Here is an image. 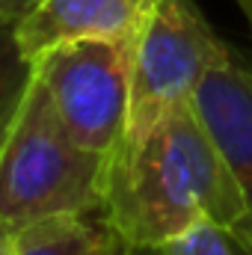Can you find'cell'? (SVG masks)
I'll return each instance as SVG.
<instances>
[{"label":"cell","instance_id":"obj_1","mask_svg":"<svg viewBox=\"0 0 252 255\" xmlns=\"http://www.w3.org/2000/svg\"><path fill=\"white\" fill-rule=\"evenodd\" d=\"M101 217L136 253H151L199 223L238 241L247 205L193 101L107 157Z\"/></svg>","mask_w":252,"mask_h":255},{"label":"cell","instance_id":"obj_2","mask_svg":"<svg viewBox=\"0 0 252 255\" xmlns=\"http://www.w3.org/2000/svg\"><path fill=\"white\" fill-rule=\"evenodd\" d=\"M107 157L83 148L33 74L18 119L0 148V223L24 229L65 214H101Z\"/></svg>","mask_w":252,"mask_h":255},{"label":"cell","instance_id":"obj_3","mask_svg":"<svg viewBox=\"0 0 252 255\" xmlns=\"http://www.w3.org/2000/svg\"><path fill=\"white\" fill-rule=\"evenodd\" d=\"M232 45L208 24L196 0H160L130 57V104L122 142L142 139L163 116L187 107L205 71Z\"/></svg>","mask_w":252,"mask_h":255},{"label":"cell","instance_id":"obj_4","mask_svg":"<svg viewBox=\"0 0 252 255\" xmlns=\"http://www.w3.org/2000/svg\"><path fill=\"white\" fill-rule=\"evenodd\" d=\"M133 48L80 39L36 60V77L51 95L65 130L89 151L110 157L127 130Z\"/></svg>","mask_w":252,"mask_h":255},{"label":"cell","instance_id":"obj_5","mask_svg":"<svg viewBox=\"0 0 252 255\" xmlns=\"http://www.w3.org/2000/svg\"><path fill=\"white\" fill-rule=\"evenodd\" d=\"M193 110L244 196L247 223L235 244L244 255H252V60L232 48L211 65L193 92Z\"/></svg>","mask_w":252,"mask_h":255},{"label":"cell","instance_id":"obj_6","mask_svg":"<svg viewBox=\"0 0 252 255\" xmlns=\"http://www.w3.org/2000/svg\"><path fill=\"white\" fill-rule=\"evenodd\" d=\"M160 0H36L18 21L21 51L36 63L57 45L101 39L133 48Z\"/></svg>","mask_w":252,"mask_h":255},{"label":"cell","instance_id":"obj_7","mask_svg":"<svg viewBox=\"0 0 252 255\" xmlns=\"http://www.w3.org/2000/svg\"><path fill=\"white\" fill-rule=\"evenodd\" d=\"M9 255H139L101 214H65L15 229Z\"/></svg>","mask_w":252,"mask_h":255},{"label":"cell","instance_id":"obj_8","mask_svg":"<svg viewBox=\"0 0 252 255\" xmlns=\"http://www.w3.org/2000/svg\"><path fill=\"white\" fill-rule=\"evenodd\" d=\"M36 65L21 51L15 36V21L0 24V148L18 119L24 95L33 83Z\"/></svg>","mask_w":252,"mask_h":255},{"label":"cell","instance_id":"obj_9","mask_svg":"<svg viewBox=\"0 0 252 255\" xmlns=\"http://www.w3.org/2000/svg\"><path fill=\"white\" fill-rule=\"evenodd\" d=\"M238 244L214 223H199L169 244L151 250V255H238Z\"/></svg>","mask_w":252,"mask_h":255},{"label":"cell","instance_id":"obj_10","mask_svg":"<svg viewBox=\"0 0 252 255\" xmlns=\"http://www.w3.org/2000/svg\"><path fill=\"white\" fill-rule=\"evenodd\" d=\"M36 0H0V24L3 21H18Z\"/></svg>","mask_w":252,"mask_h":255},{"label":"cell","instance_id":"obj_11","mask_svg":"<svg viewBox=\"0 0 252 255\" xmlns=\"http://www.w3.org/2000/svg\"><path fill=\"white\" fill-rule=\"evenodd\" d=\"M12 235H15V232H12L9 226H3V223H0V255L12 253Z\"/></svg>","mask_w":252,"mask_h":255},{"label":"cell","instance_id":"obj_12","mask_svg":"<svg viewBox=\"0 0 252 255\" xmlns=\"http://www.w3.org/2000/svg\"><path fill=\"white\" fill-rule=\"evenodd\" d=\"M241 9H244V15H247V21H250V30H252V0H235Z\"/></svg>","mask_w":252,"mask_h":255}]
</instances>
